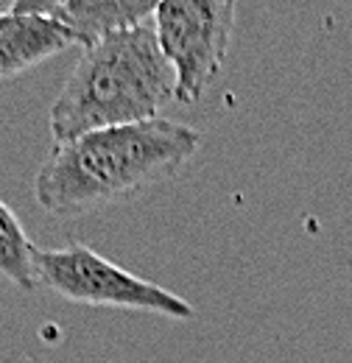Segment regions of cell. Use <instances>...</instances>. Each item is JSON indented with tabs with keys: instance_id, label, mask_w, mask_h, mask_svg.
<instances>
[{
	"instance_id": "obj_1",
	"label": "cell",
	"mask_w": 352,
	"mask_h": 363,
	"mask_svg": "<svg viewBox=\"0 0 352 363\" xmlns=\"http://www.w3.org/2000/svg\"><path fill=\"white\" fill-rule=\"evenodd\" d=\"M199 143L193 126L168 118L53 143L34 182L37 204L53 218L92 216L174 179Z\"/></svg>"
},
{
	"instance_id": "obj_2",
	"label": "cell",
	"mask_w": 352,
	"mask_h": 363,
	"mask_svg": "<svg viewBox=\"0 0 352 363\" xmlns=\"http://www.w3.org/2000/svg\"><path fill=\"white\" fill-rule=\"evenodd\" d=\"M176 98V70L157 40L154 23L106 34L82 50L50 106L53 143L160 118Z\"/></svg>"
},
{
	"instance_id": "obj_3",
	"label": "cell",
	"mask_w": 352,
	"mask_h": 363,
	"mask_svg": "<svg viewBox=\"0 0 352 363\" xmlns=\"http://www.w3.org/2000/svg\"><path fill=\"white\" fill-rule=\"evenodd\" d=\"M37 279L67 302L87 308H121L165 318H193V305L179 294L126 272L84 243L65 249H37Z\"/></svg>"
},
{
	"instance_id": "obj_4",
	"label": "cell",
	"mask_w": 352,
	"mask_h": 363,
	"mask_svg": "<svg viewBox=\"0 0 352 363\" xmlns=\"http://www.w3.org/2000/svg\"><path fill=\"white\" fill-rule=\"evenodd\" d=\"M238 0H163L154 31L176 70V101L193 106L221 73Z\"/></svg>"
},
{
	"instance_id": "obj_5",
	"label": "cell",
	"mask_w": 352,
	"mask_h": 363,
	"mask_svg": "<svg viewBox=\"0 0 352 363\" xmlns=\"http://www.w3.org/2000/svg\"><path fill=\"white\" fill-rule=\"evenodd\" d=\"M70 45H76V37L56 17L0 11V82L23 76Z\"/></svg>"
},
{
	"instance_id": "obj_6",
	"label": "cell",
	"mask_w": 352,
	"mask_h": 363,
	"mask_svg": "<svg viewBox=\"0 0 352 363\" xmlns=\"http://www.w3.org/2000/svg\"><path fill=\"white\" fill-rule=\"evenodd\" d=\"M163 0H67L53 17L62 20L76 45L87 48L95 40L154 23Z\"/></svg>"
},
{
	"instance_id": "obj_7",
	"label": "cell",
	"mask_w": 352,
	"mask_h": 363,
	"mask_svg": "<svg viewBox=\"0 0 352 363\" xmlns=\"http://www.w3.org/2000/svg\"><path fill=\"white\" fill-rule=\"evenodd\" d=\"M34 255H37V246L31 243L20 218L9 204L0 201V277L26 294L34 291L40 282Z\"/></svg>"
},
{
	"instance_id": "obj_8",
	"label": "cell",
	"mask_w": 352,
	"mask_h": 363,
	"mask_svg": "<svg viewBox=\"0 0 352 363\" xmlns=\"http://www.w3.org/2000/svg\"><path fill=\"white\" fill-rule=\"evenodd\" d=\"M67 0H11L14 11H26V14H48L53 17Z\"/></svg>"
}]
</instances>
